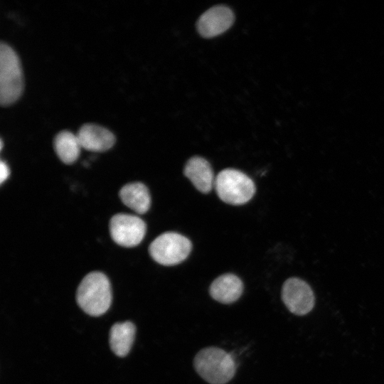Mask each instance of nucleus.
Masks as SVG:
<instances>
[{
  "label": "nucleus",
  "mask_w": 384,
  "mask_h": 384,
  "mask_svg": "<svg viewBox=\"0 0 384 384\" xmlns=\"http://www.w3.org/2000/svg\"><path fill=\"white\" fill-rule=\"evenodd\" d=\"M183 174L195 188L203 193H209L214 186L215 178L211 166L201 156L189 159L184 166Z\"/></svg>",
  "instance_id": "nucleus-10"
},
{
  "label": "nucleus",
  "mask_w": 384,
  "mask_h": 384,
  "mask_svg": "<svg viewBox=\"0 0 384 384\" xmlns=\"http://www.w3.org/2000/svg\"><path fill=\"white\" fill-rule=\"evenodd\" d=\"M146 225L139 217L127 213H118L110 221V232L112 240L119 245L131 247L139 245L144 238Z\"/></svg>",
  "instance_id": "nucleus-6"
},
{
  "label": "nucleus",
  "mask_w": 384,
  "mask_h": 384,
  "mask_svg": "<svg viewBox=\"0 0 384 384\" xmlns=\"http://www.w3.org/2000/svg\"><path fill=\"white\" fill-rule=\"evenodd\" d=\"M243 292V283L235 274L227 273L218 277L209 287V294L215 301L229 304L236 302Z\"/></svg>",
  "instance_id": "nucleus-11"
},
{
  "label": "nucleus",
  "mask_w": 384,
  "mask_h": 384,
  "mask_svg": "<svg viewBox=\"0 0 384 384\" xmlns=\"http://www.w3.org/2000/svg\"><path fill=\"white\" fill-rule=\"evenodd\" d=\"M119 196L122 203L139 214L146 213L151 206V196L147 187L139 182L124 185Z\"/></svg>",
  "instance_id": "nucleus-13"
},
{
  "label": "nucleus",
  "mask_w": 384,
  "mask_h": 384,
  "mask_svg": "<svg viewBox=\"0 0 384 384\" xmlns=\"http://www.w3.org/2000/svg\"><path fill=\"white\" fill-rule=\"evenodd\" d=\"M197 373L210 384H226L235 375L236 364L233 356L218 347H207L194 357Z\"/></svg>",
  "instance_id": "nucleus-2"
},
{
  "label": "nucleus",
  "mask_w": 384,
  "mask_h": 384,
  "mask_svg": "<svg viewBox=\"0 0 384 384\" xmlns=\"http://www.w3.org/2000/svg\"><path fill=\"white\" fill-rule=\"evenodd\" d=\"M233 22L234 14L230 8L215 6L201 16L197 29L203 37L213 38L226 31Z\"/></svg>",
  "instance_id": "nucleus-8"
},
{
  "label": "nucleus",
  "mask_w": 384,
  "mask_h": 384,
  "mask_svg": "<svg viewBox=\"0 0 384 384\" xmlns=\"http://www.w3.org/2000/svg\"><path fill=\"white\" fill-rule=\"evenodd\" d=\"M214 187L220 200L231 205L244 204L255 193L253 181L243 172L234 169L222 170L215 177Z\"/></svg>",
  "instance_id": "nucleus-4"
},
{
  "label": "nucleus",
  "mask_w": 384,
  "mask_h": 384,
  "mask_svg": "<svg viewBox=\"0 0 384 384\" xmlns=\"http://www.w3.org/2000/svg\"><path fill=\"white\" fill-rule=\"evenodd\" d=\"M135 334L136 327L129 321L113 324L110 331V346L112 352L119 357L127 356L132 346Z\"/></svg>",
  "instance_id": "nucleus-12"
},
{
  "label": "nucleus",
  "mask_w": 384,
  "mask_h": 384,
  "mask_svg": "<svg viewBox=\"0 0 384 384\" xmlns=\"http://www.w3.org/2000/svg\"><path fill=\"white\" fill-rule=\"evenodd\" d=\"M112 288L107 277L100 272L87 274L80 283L76 293L79 306L92 316L104 314L112 304Z\"/></svg>",
  "instance_id": "nucleus-1"
},
{
  "label": "nucleus",
  "mask_w": 384,
  "mask_h": 384,
  "mask_svg": "<svg viewBox=\"0 0 384 384\" xmlns=\"http://www.w3.org/2000/svg\"><path fill=\"white\" fill-rule=\"evenodd\" d=\"M82 148L95 152L105 151L114 144V135L108 129L95 124L82 125L76 134Z\"/></svg>",
  "instance_id": "nucleus-9"
},
{
  "label": "nucleus",
  "mask_w": 384,
  "mask_h": 384,
  "mask_svg": "<svg viewBox=\"0 0 384 384\" xmlns=\"http://www.w3.org/2000/svg\"><path fill=\"white\" fill-rule=\"evenodd\" d=\"M283 303L288 310L297 316H304L314 308L315 297L310 285L298 277L287 279L281 292Z\"/></svg>",
  "instance_id": "nucleus-7"
},
{
  "label": "nucleus",
  "mask_w": 384,
  "mask_h": 384,
  "mask_svg": "<svg viewBox=\"0 0 384 384\" xmlns=\"http://www.w3.org/2000/svg\"><path fill=\"white\" fill-rule=\"evenodd\" d=\"M192 249L188 238L175 232H166L155 238L149 245L151 257L159 264L171 266L185 260Z\"/></svg>",
  "instance_id": "nucleus-5"
},
{
  "label": "nucleus",
  "mask_w": 384,
  "mask_h": 384,
  "mask_svg": "<svg viewBox=\"0 0 384 384\" xmlns=\"http://www.w3.org/2000/svg\"><path fill=\"white\" fill-rule=\"evenodd\" d=\"M10 170L7 164L4 161H1L0 163V182L2 184L9 176Z\"/></svg>",
  "instance_id": "nucleus-15"
},
{
  "label": "nucleus",
  "mask_w": 384,
  "mask_h": 384,
  "mask_svg": "<svg viewBox=\"0 0 384 384\" xmlns=\"http://www.w3.org/2000/svg\"><path fill=\"white\" fill-rule=\"evenodd\" d=\"M53 145L57 156L66 164H71L78 159L82 148L77 135L69 131L59 132Z\"/></svg>",
  "instance_id": "nucleus-14"
},
{
  "label": "nucleus",
  "mask_w": 384,
  "mask_h": 384,
  "mask_svg": "<svg viewBox=\"0 0 384 384\" xmlns=\"http://www.w3.org/2000/svg\"><path fill=\"white\" fill-rule=\"evenodd\" d=\"M23 88L20 60L9 45H0V102L8 106L21 95Z\"/></svg>",
  "instance_id": "nucleus-3"
}]
</instances>
